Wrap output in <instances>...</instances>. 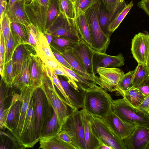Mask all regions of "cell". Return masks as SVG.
<instances>
[{
    "label": "cell",
    "instance_id": "6da1fadb",
    "mask_svg": "<svg viewBox=\"0 0 149 149\" xmlns=\"http://www.w3.org/2000/svg\"><path fill=\"white\" fill-rule=\"evenodd\" d=\"M84 90L83 109L92 116L104 119L112 111L113 100L107 91L97 85Z\"/></svg>",
    "mask_w": 149,
    "mask_h": 149
},
{
    "label": "cell",
    "instance_id": "7a4b0ae2",
    "mask_svg": "<svg viewBox=\"0 0 149 149\" xmlns=\"http://www.w3.org/2000/svg\"><path fill=\"white\" fill-rule=\"evenodd\" d=\"M101 1L99 0L84 13L88 26L92 44L94 50L106 53L110 42V37L102 30L98 20Z\"/></svg>",
    "mask_w": 149,
    "mask_h": 149
},
{
    "label": "cell",
    "instance_id": "3957f363",
    "mask_svg": "<svg viewBox=\"0 0 149 149\" xmlns=\"http://www.w3.org/2000/svg\"><path fill=\"white\" fill-rule=\"evenodd\" d=\"M113 112L124 122L136 126L149 127V116L132 106L123 97L113 100Z\"/></svg>",
    "mask_w": 149,
    "mask_h": 149
},
{
    "label": "cell",
    "instance_id": "277c9868",
    "mask_svg": "<svg viewBox=\"0 0 149 149\" xmlns=\"http://www.w3.org/2000/svg\"><path fill=\"white\" fill-rule=\"evenodd\" d=\"M36 101L35 129L37 138L39 141L45 131L47 125L52 117L53 109L41 87L34 91Z\"/></svg>",
    "mask_w": 149,
    "mask_h": 149
},
{
    "label": "cell",
    "instance_id": "5b68a950",
    "mask_svg": "<svg viewBox=\"0 0 149 149\" xmlns=\"http://www.w3.org/2000/svg\"><path fill=\"white\" fill-rule=\"evenodd\" d=\"M61 131L67 134L77 149H86L82 118L80 111L71 109L63 123Z\"/></svg>",
    "mask_w": 149,
    "mask_h": 149
},
{
    "label": "cell",
    "instance_id": "8992f818",
    "mask_svg": "<svg viewBox=\"0 0 149 149\" xmlns=\"http://www.w3.org/2000/svg\"><path fill=\"white\" fill-rule=\"evenodd\" d=\"M54 85L53 80L47 75L45 70L43 84L41 88L56 113L58 125L61 128L70 112L65 101L58 93Z\"/></svg>",
    "mask_w": 149,
    "mask_h": 149
},
{
    "label": "cell",
    "instance_id": "52a82bcc",
    "mask_svg": "<svg viewBox=\"0 0 149 149\" xmlns=\"http://www.w3.org/2000/svg\"><path fill=\"white\" fill-rule=\"evenodd\" d=\"M90 116L92 131L99 141L111 147L113 149H127L124 140L118 136L104 119L91 115Z\"/></svg>",
    "mask_w": 149,
    "mask_h": 149
},
{
    "label": "cell",
    "instance_id": "ba28073f",
    "mask_svg": "<svg viewBox=\"0 0 149 149\" xmlns=\"http://www.w3.org/2000/svg\"><path fill=\"white\" fill-rule=\"evenodd\" d=\"M46 32L53 37H61L79 42L82 35L76 19L69 18L62 13Z\"/></svg>",
    "mask_w": 149,
    "mask_h": 149
},
{
    "label": "cell",
    "instance_id": "9c48e42d",
    "mask_svg": "<svg viewBox=\"0 0 149 149\" xmlns=\"http://www.w3.org/2000/svg\"><path fill=\"white\" fill-rule=\"evenodd\" d=\"M36 99L33 92L30 100L22 132L17 140L24 148H33L39 141L36 133Z\"/></svg>",
    "mask_w": 149,
    "mask_h": 149
},
{
    "label": "cell",
    "instance_id": "30bf717a",
    "mask_svg": "<svg viewBox=\"0 0 149 149\" xmlns=\"http://www.w3.org/2000/svg\"><path fill=\"white\" fill-rule=\"evenodd\" d=\"M50 0H33L26 4L25 9L31 23L44 33Z\"/></svg>",
    "mask_w": 149,
    "mask_h": 149
},
{
    "label": "cell",
    "instance_id": "8fae6325",
    "mask_svg": "<svg viewBox=\"0 0 149 149\" xmlns=\"http://www.w3.org/2000/svg\"><path fill=\"white\" fill-rule=\"evenodd\" d=\"M96 72L99 76L100 86L110 92L115 91V89L125 74L120 68L98 67Z\"/></svg>",
    "mask_w": 149,
    "mask_h": 149
},
{
    "label": "cell",
    "instance_id": "7c38bea8",
    "mask_svg": "<svg viewBox=\"0 0 149 149\" xmlns=\"http://www.w3.org/2000/svg\"><path fill=\"white\" fill-rule=\"evenodd\" d=\"M71 51L86 71L99 80V77L95 74L93 67V57L95 50L82 39L78 42Z\"/></svg>",
    "mask_w": 149,
    "mask_h": 149
},
{
    "label": "cell",
    "instance_id": "4fadbf2b",
    "mask_svg": "<svg viewBox=\"0 0 149 149\" xmlns=\"http://www.w3.org/2000/svg\"><path fill=\"white\" fill-rule=\"evenodd\" d=\"M131 52L138 63L146 64L149 53V34L139 32L132 39Z\"/></svg>",
    "mask_w": 149,
    "mask_h": 149
},
{
    "label": "cell",
    "instance_id": "5bb4252c",
    "mask_svg": "<svg viewBox=\"0 0 149 149\" xmlns=\"http://www.w3.org/2000/svg\"><path fill=\"white\" fill-rule=\"evenodd\" d=\"M124 61V57L122 53L112 56L95 50L92 61L94 73L95 75L96 74L98 67L116 68L123 65Z\"/></svg>",
    "mask_w": 149,
    "mask_h": 149
},
{
    "label": "cell",
    "instance_id": "9a60e30c",
    "mask_svg": "<svg viewBox=\"0 0 149 149\" xmlns=\"http://www.w3.org/2000/svg\"><path fill=\"white\" fill-rule=\"evenodd\" d=\"M123 140L127 149H146L149 143V127L136 126L132 134Z\"/></svg>",
    "mask_w": 149,
    "mask_h": 149
},
{
    "label": "cell",
    "instance_id": "2e32d148",
    "mask_svg": "<svg viewBox=\"0 0 149 149\" xmlns=\"http://www.w3.org/2000/svg\"><path fill=\"white\" fill-rule=\"evenodd\" d=\"M12 96L6 122V128L11 132L14 131L18 125L23 100L21 94H18L13 91Z\"/></svg>",
    "mask_w": 149,
    "mask_h": 149
},
{
    "label": "cell",
    "instance_id": "e0dca14e",
    "mask_svg": "<svg viewBox=\"0 0 149 149\" xmlns=\"http://www.w3.org/2000/svg\"><path fill=\"white\" fill-rule=\"evenodd\" d=\"M104 120L118 136L123 140L132 134L136 127L124 122L113 111Z\"/></svg>",
    "mask_w": 149,
    "mask_h": 149
},
{
    "label": "cell",
    "instance_id": "ac0fdd59",
    "mask_svg": "<svg viewBox=\"0 0 149 149\" xmlns=\"http://www.w3.org/2000/svg\"><path fill=\"white\" fill-rule=\"evenodd\" d=\"M32 54L29 50L25 56L21 71L11 87H15L20 91L27 87H33L30 77Z\"/></svg>",
    "mask_w": 149,
    "mask_h": 149
},
{
    "label": "cell",
    "instance_id": "d6986e66",
    "mask_svg": "<svg viewBox=\"0 0 149 149\" xmlns=\"http://www.w3.org/2000/svg\"><path fill=\"white\" fill-rule=\"evenodd\" d=\"M35 89L33 87L29 86L20 90V94L23 96V100L19 123L15 130L11 132L17 141L21 135L30 100Z\"/></svg>",
    "mask_w": 149,
    "mask_h": 149
},
{
    "label": "cell",
    "instance_id": "ffe728a7",
    "mask_svg": "<svg viewBox=\"0 0 149 149\" xmlns=\"http://www.w3.org/2000/svg\"><path fill=\"white\" fill-rule=\"evenodd\" d=\"M80 112L83 124L86 149H100L99 141L92 130L90 115L84 109Z\"/></svg>",
    "mask_w": 149,
    "mask_h": 149
},
{
    "label": "cell",
    "instance_id": "44dd1931",
    "mask_svg": "<svg viewBox=\"0 0 149 149\" xmlns=\"http://www.w3.org/2000/svg\"><path fill=\"white\" fill-rule=\"evenodd\" d=\"M31 58V79L33 86L36 89L42 85L45 68L44 63L36 54L32 53Z\"/></svg>",
    "mask_w": 149,
    "mask_h": 149
},
{
    "label": "cell",
    "instance_id": "7402d4cb",
    "mask_svg": "<svg viewBox=\"0 0 149 149\" xmlns=\"http://www.w3.org/2000/svg\"><path fill=\"white\" fill-rule=\"evenodd\" d=\"M26 3L23 0H17L6 13L11 22L22 24L26 26L31 24L25 9Z\"/></svg>",
    "mask_w": 149,
    "mask_h": 149
},
{
    "label": "cell",
    "instance_id": "603a6c76",
    "mask_svg": "<svg viewBox=\"0 0 149 149\" xmlns=\"http://www.w3.org/2000/svg\"><path fill=\"white\" fill-rule=\"evenodd\" d=\"M58 52L70 64L72 68V70L76 72L86 79L93 81L100 86L101 84L99 80L89 74L86 71L82 65L73 54L71 50L64 52Z\"/></svg>",
    "mask_w": 149,
    "mask_h": 149
},
{
    "label": "cell",
    "instance_id": "cb8c5ba5",
    "mask_svg": "<svg viewBox=\"0 0 149 149\" xmlns=\"http://www.w3.org/2000/svg\"><path fill=\"white\" fill-rule=\"evenodd\" d=\"M61 86L75 109H83L84 103V90L79 91L74 89L67 81L60 76L58 77Z\"/></svg>",
    "mask_w": 149,
    "mask_h": 149
},
{
    "label": "cell",
    "instance_id": "d4e9b609",
    "mask_svg": "<svg viewBox=\"0 0 149 149\" xmlns=\"http://www.w3.org/2000/svg\"><path fill=\"white\" fill-rule=\"evenodd\" d=\"M29 50V49L27 48L26 44H21L17 47L13 52L12 59L13 67V83L21 71L25 56Z\"/></svg>",
    "mask_w": 149,
    "mask_h": 149
},
{
    "label": "cell",
    "instance_id": "484cf974",
    "mask_svg": "<svg viewBox=\"0 0 149 149\" xmlns=\"http://www.w3.org/2000/svg\"><path fill=\"white\" fill-rule=\"evenodd\" d=\"M56 134L41 137L39 141L40 146L38 149H77L74 145L66 143L60 140L56 136Z\"/></svg>",
    "mask_w": 149,
    "mask_h": 149
},
{
    "label": "cell",
    "instance_id": "4316f807",
    "mask_svg": "<svg viewBox=\"0 0 149 149\" xmlns=\"http://www.w3.org/2000/svg\"><path fill=\"white\" fill-rule=\"evenodd\" d=\"M125 3L124 1L120 8L115 12L111 13L107 10L101 2L99 12V22L102 30L107 36L111 37V35L108 31V26L109 24Z\"/></svg>",
    "mask_w": 149,
    "mask_h": 149
},
{
    "label": "cell",
    "instance_id": "83f0119b",
    "mask_svg": "<svg viewBox=\"0 0 149 149\" xmlns=\"http://www.w3.org/2000/svg\"><path fill=\"white\" fill-rule=\"evenodd\" d=\"M119 94L122 95L129 104L137 108L146 97L139 89L134 87Z\"/></svg>",
    "mask_w": 149,
    "mask_h": 149
},
{
    "label": "cell",
    "instance_id": "f1b7e54d",
    "mask_svg": "<svg viewBox=\"0 0 149 149\" xmlns=\"http://www.w3.org/2000/svg\"><path fill=\"white\" fill-rule=\"evenodd\" d=\"M133 5V1H132L127 4L125 3L121 8L108 26V31L111 35L119 26Z\"/></svg>",
    "mask_w": 149,
    "mask_h": 149
},
{
    "label": "cell",
    "instance_id": "f546056e",
    "mask_svg": "<svg viewBox=\"0 0 149 149\" xmlns=\"http://www.w3.org/2000/svg\"><path fill=\"white\" fill-rule=\"evenodd\" d=\"M61 13L59 0H50L46 18V32L59 17Z\"/></svg>",
    "mask_w": 149,
    "mask_h": 149
},
{
    "label": "cell",
    "instance_id": "4dcf8cb0",
    "mask_svg": "<svg viewBox=\"0 0 149 149\" xmlns=\"http://www.w3.org/2000/svg\"><path fill=\"white\" fill-rule=\"evenodd\" d=\"M26 27L28 38L26 45L30 46L36 52L39 46L41 31L32 24Z\"/></svg>",
    "mask_w": 149,
    "mask_h": 149
},
{
    "label": "cell",
    "instance_id": "1f68e13d",
    "mask_svg": "<svg viewBox=\"0 0 149 149\" xmlns=\"http://www.w3.org/2000/svg\"><path fill=\"white\" fill-rule=\"evenodd\" d=\"M61 65L67 73L73 78L80 89L84 90L97 85L95 83L85 79L74 70L61 64Z\"/></svg>",
    "mask_w": 149,
    "mask_h": 149
},
{
    "label": "cell",
    "instance_id": "d6a6232c",
    "mask_svg": "<svg viewBox=\"0 0 149 149\" xmlns=\"http://www.w3.org/2000/svg\"><path fill=\"white\" fill-rule=\"evenodd\" d=\"M11 31L20 44H27L28 38L26 26L17 22H11Z\"/></svg>",
    "mask_w": 149,
    "mask_h": 149
},
{
    "label": "cell",
    "instance_id": "836d02e7",
    "mask_svg": "<svg viewBox=\"0 0 149 149\" xmlns=\"http://www.w3.org/2000/svg\"><path fill=\"white\" fill-rule=\"evenodd\" d=\"M149 77V74L146 64L138 63L133 71L132 81L133 86L137 88L144 80Z\"/></svg>",
    "mask_w": 149,
    "mask_h": 149
},
{
    "label": "cell",
    "instance_id": "e575fe53",
    "mask_svg": "<svg viewBox=\"0 0 149 149\" xmlns=\"http://www.w3.org/2000/svg\"><path fill=\"white\" fill-rule=\"evenodd\" d=\"M52 41L57 47L55 48L59 52H64L71 50L78 42L61 37H54Z\"/></svg>",
    "mask_w": 149,
    "mask_h": 149
},
{
    "label": "cell",
    "instance_id": "d590c367",
    "mask_svg": "<svg viewBox=\"0 0 149 149\" xmlns=\"http://www.w3.org/2000/svg\"><path fill=\"white\" fill-rule=\"evenodd\" d=\"M76 19L81 31L83 40L92 48L90 31L84 14L79 15L76 18Z\"/></svg>",
    "mask_w": 149,
    "mask_h": 149
},
{
    "label": "cell",
    "instance_id": "8d00e7d4",
    "mask_svg": "<svg viewBox=\"0 0 149 149\" xmlns=\"http://www.w3.org/2000/svg\"><path fill=\"white\" fill-rule=\"evenodd\" d=\"M40 52L47 57L55 61H58L55 58L52 49L48 42L44 33L41 32L39 46L36 53Z\"/></svg>",
    "mask_w": 149,
    "mask_h": 149
},
{
    "label": "cell",
    "instance_id": "74e56055",
    "mask_svg": "<svg viewBox=\"0 0 149 149\" xmlns=\"http://www.w3.org/2000/svg\"><path fill=\"white\" fill-rule=\"evenodd\" d=\"M133 71H130L125 74L122 78L119 81L115 89V91L118 94L134 87L132 81Z\"/></svg>",
    "mask_w": 149,
    "mask_h": 149
},
{
    "label": "cell",
    "instance_id": "f35d334b",
    "mask_svg": "<svg viewBox=\"0 0 149 149\" xmlns=\"http://www.w3.org/2000/svg\"><path fill=\"white\" fill-rule=\"evenodd\" d=\"M61 13L67 17L72 19L76 18L74 4L71 0H59Z\"/></svg>",
    "mask_w": 149,
    "mask_h": 149
},
{
    "label": "cell",
    "instance_id": "ab89813d",
    "mask_svg": "<svg viewBox=\"0 0 149 149\" xmlns=\"http://www.w3.org/2000/svg\"><path fill=\"white\" fill-rule=\"evenodd\" d=\"M20 44L18 40L11 31L6 47L4 64L12 59L15 50Z\"/></svg>",
    "mask_w": 149,
    "mask_h": 149
},
{
    "label": "cell",
    "instance_id": "60d3db41",
    "mask_svg": "<svg viewBox=\"0 0 149 149\" xmlns=\"http://www.w3.org/2000/svg\"><path fill=\"white\" fill-rule=\"evenodd\" d=\"M61 131L56 113L53 109L52 117L48 123L45 133L43 136H48L54 135Z\"/></svg>",
    "mask_w": 149,
    "mask_h": 149
},
{
    "label": "cell",
    "instance_id": "b9f144b4",
    "mask_svg": "<svg viewBox=\"0 0 149 149\" xmlns=\"http://www.w3.org/2000/svg\"><path fill=\"white\" fill-rule=\"evenodd\" d=\"M99 0H78L74 4L76 18L83 14L88 9Z\"/></svg>",
    "mask_w": 149,
    "mask_h": 149
},
{
    "label": "cell",
    "instance_id": "7bdbcfd3",
    "mask_svg": "<svg viewBox=\"0 0 149 149\" xmlns=\"http://www.w3.org/2000/svg\"><path fill=\"white\" fill-rule=\"evenodd\" d=\"M1 80L7 87H12L13 80L12 59L4 64L3 75Z\"/></svg>",
    "mask_w": 149,
    "mask_h": 149
},
{
    "label": "cell",
    "instance_id": "ee69618b",
    "mask_svg": "<svg viewBox=\"0 0 149 149\" xmlns=\"http://www.w3.org/2000/svg\"><path fill=\"white\" fill-rule=\"evenodd\" d=\"M0 22V30L1 31L3 36L6 48L11 31V22L6 13H4Z\"/></svg>",
    "mask_w": 149,
    "mask_h": 149
},
{
    "label": "cell",
    "instance_id": "f6af8a7d",
    "mask_svg": "<svg viewBox=\"0 0 149 149\" xmlns=\"http://www.w3.org/2000/svg\"><path fill=\"white\" fill-rule=\"evenodd\" d=\"M109 12L114 13L121 6L124 0H100Z\"/></svg>",
    "mask_w": 149,
    "mask_h": 149
},
{
    "label": "cell",
    "instance_id": "bcb514c9",
    "mask_svg": "<svg viewBox=\"0 0 149 149\" xmlns=\"http://www.w3.org/2000/svg\"><path fill=\"white\" fill-rule=\"evenodd\" d=\"M36 54L45 65L49 66L53 71L56 68H61L62 66L61 63L58 61H55L45 56L40 52H37Z\"/></svg>",
    "mask_w": 149,
    "mask_h": 149
},
{
    "label": "cell",
    "instance_id": "7dc6e473",
    "mask_svg": "<svg viewBox=\"0 0 149 149\" xmlns=\"http://www.w3.org/2000/svg\"><path fill=\"white\" fill-rule=\"evenodd\" d=\"M0 37V67L4 68L6 48L4 38L1 30Z\"/></svg>",
    "mask_w": 149,
    "mask_h": 149
},
{
    "label": "cell",
    "instance_id": "c3c4849f",
    "mask_svg": "<svg viewBox=\"0 0 149 149\" xmlns=\"http://www.w3.org/2000/svg\"><path fill=\"white\" fill-rule=\"evenodd\" d=\"M51 49L57 61L63 65L72 69V68L65 58L61 55L53 46Z\"/></svg>",
    "mask_w": 149,
    "mask_h": 149
},
{
    "label": "cell",
    "instance_id": "681fc988",
    "mask_svg": "<svg viewBox=\"0 0 149 149\" xmlns=\"http://www.w3.org/2000/svg\"><path fill=\"white\" fill-rule=\"evenodd\" d=\"M146 97L149 95V77L142 82L137 88Z\"/></svg>",
    "mask_w": 149,
    "mask_h": 149
},
{
    "label": "cell",
    "instance_id": "f907efd6",
    "mask_svg": "<svg viewBox=\"0 0 149 149\" xmlns=\"http://www.w3.org/2000/svg\"><path fill=\"white\" fill-rule=\"evenodd\" d=\"M57 137L63 142L70 145H73L70 137L65 133L61 131L56 134Z\"/></svg>",
    "mask_w": 149,
    "mask_h": 149
},
{
    "label": "cell",
    "instance_id": "816d5d0a",
    "mask_svg": "<svg viewBox=\"0 0 149 149\" xmlns=\"http://www.w3.org/2000/svg\"><path fill=\"white\" fill-rule=\"evenodd\" d=\"M137 108L149 116V95Z\"/></svg>",
    "mask_w": 149,
    "mask_h": 149
},
{
    "label": "cell",
    "instance_id": "f5cc1de1",
    "mask_svg": "<svg viewBox=\"0 0 149 149\" xmlns=\"http://www.w3.org/2000/svg\"><path fill=\"white\" fill-rule=\"evenodd\" d=\"M137 6L149 17V0H141L138 3Z\"/></svg>",
    "mask_w": 149,
    "mask_h": 149
},
{
    "label": "cell",
    "instance_id": "db71d44e",
    "mask_svg": "<svg viewBox=\"0 0 149 149\" xmlns=\"http://www.w3.org/2000/svg\"><path fill=\"white\" fill-rule=\"evenodd\" d=\"M7 5L6 0H0V21L6 12Z\"/></svg>",
    "mask_w": 149,
    "mask_h": 149
},
{
    "label": "cell",
    "instance_id": "11a10c76",
    "mask_svg": "<svg viewBox=\"0 0 149 149\" xmlns=\"http://www.w3.org/2000/svg\"><path fill=\"white\" fill-rule=\"evenodd\" d=\"M17 0H8L7 3V8L5 13H6L9 11L14 3Z\"/></svg>",
    "mask_w": 149,
    "mask_h": 149
},
{
    "label": "cell",
    "instance_id": "9f6ffc18",
    "mask_svg": "<svg viewBox=\"0 0 149 149\" xmlns=\"http://www.w3.org/2000/svg\"><path fill=\"white\" fill-rule=\"evenodd\" d=\"M100 149H113L111 147L101 141H100Z\"/></svg>",
    "mask_w": 149,
    "mask_h": 149
},
{
    "label": "cell",
    "instance_id": "6f0895ef",
    "mask_svg": "<svg viewBox=\"0 0 149 149\" xmlns=\"http://www.w3.org/2000/svg\"><path fill=\"white\" fill-rule=\"evenodd\" d=\"M44 33L46 38L48 42L49 45L50 44L52 40V35L50 34L47 32H45Z\"/></svg>",
    "mask_w": 149,
    "mask_h": 149
},
{
    "label": "cell",
    "instance_id": "680465c9",
    "mask_svg": "<svg viewBox=\"0 0 149 149\" xmlns=\"http://www.w3.org/2000/svg\"><path fill=\"white\" fill-rule=\"evenodd\" d=\"M149 74V53L146 63Z\"/></svg>",
    "mask_w": 149,
    "mask_h": 149
},
{
    "label": "cell",
    "instance_id": "91938a15",
    "mask_svg": "<svg viewBox=\"0 0 149 149\" xmlns=\"http://www.w3.org/2000/svg\"><path fill=\"white\" fill-rule=\"evenodd\" d=\"M26 3V4L28 3L33 0H23Z\"/></svg>",
    "mask_w": 149,
    "mask_h": 149
},
{
    "label": "cell",
    "instance_id": "94428289",
    "mask_svg": "<svg viewBox=\"0 0 149 149\" xmlns=\"http://www.w3.org/2000/svg\"><path fill=\"white\" fill-rule=\"evenodd\" d=\"M78 0H71L74 4Z\"/></svg>",
    "mask_w": 149,
    "mask_h": 149
},
{
    "label": "cell",
    "instance_id": "6125c7cd",
    "mask_svg": "<svg viewBox=\"0 0 149 149\" xmlns=\"http://www.w3.org/2000/svg\"><path fill=\"white\" fill-rule=\"evenodd\" d=\"M146 149H149V143L147 146Z\"/></svg>",
    "mask_w": 149,
    "mask_h": 149
}]
</instances>
